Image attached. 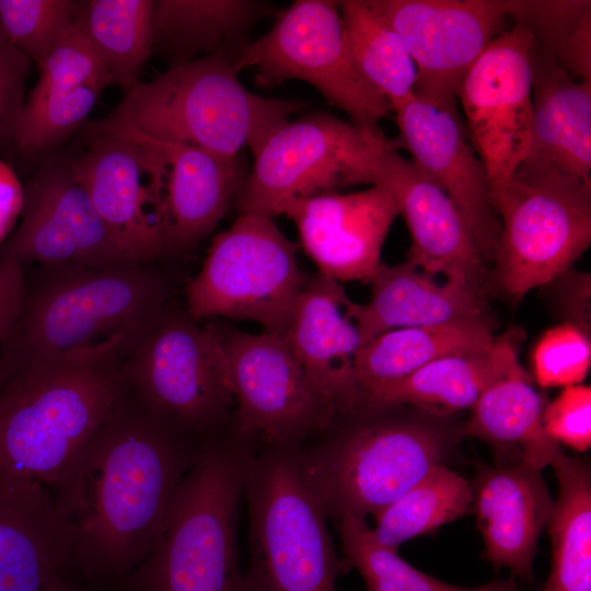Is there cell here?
<instances>
[{"label": "cell", "instance_id": "cell-10", "mask_svg": "<svg viewBox=\"0 0 591 591\" xmlns=\"http://www.w3.org/2000/svg\"><path fill=\"white\" fill-rule=\"evenodd\" d=\"M126 356L128 390L157 418L190 438L224 422L233 398L215 325L163 309Z\"/></svg>", "mask_w": 591, "mask_h": 591}, {"label": "cell", "instance_id": "cell-42", "mask_svg": "<svg viewBox=\"0 0 591 591\" xmlns=\"http://www.w3.org/2000/svg\"><path fill=\"white\" fill-rule=\"evenodd\" d=\"M548 302L561 323H570L591 333V276L573 267L544 286Z\"/></svg>", "mask_w": 591, "mask_h": 591}, {"label": "cell", "instance_id": "cell-24", "mask_svg": "<svg viewBox=\"0 0 591 591\" xmlns=\"http://www.w3.org/2000/svg\"><path fill=\"white\" fill-rule=\"evenodd\" d=\"M471 484L484 558L530 581L538 537L554 508L541 471L522 464H479Z\"/></svg>", "mask_w": 591, "mask_h": 591}, {"label": "cell", "instance_id": "cell-40", "mask_svg": "<svg viewBox=\"0 0 591 591\" xmlns=\"http://www.w3.org/2000/svg\"><path fill=\"white\" fill-rule=\"evenodd\" d=\"M546 433L557 443L577 451L591 445V387L576 384L566 386L543 414Z\"/></svg>", "mask_w": 591, "mask_h": 591}, {"label": "cell", "instance_id": "cell-15", "mask_svg": "<svg viewBox=\"0 0 591 591\" xmlns=\"http://www.w3.org/2000/svg\"><path fill=\"white\" fill-rule=\"evenodd\" d=\"M404 40L416 67L415 94L459 114L460 85L495 37L512 24L511 1L371 0Z\"/></svg>", "mask_w": 591, "mask_h": 591}, {"label": "cell", "instance_id": "cell-44", "mask_svg": "<svg viewBox=\"0 0 591 591\" xmlns=\"http://www.w3.org/2000/svg\"><path fill=\"white\" fill-rule=\"evenodd\" d=\"M23 202V186L13 170L0 160V243L21 216Z\"/></svg>", "mask_w": 591, "mask_h": 591}, {"label": "cell", "instance_id": "cell-39", "mask_svg": "<svg viewBox=\"0 0 591 591\" xmlns=\"http://www.w3.org/2000/svg\"><path fill=\"white\" fill-rule=\"evenodd\" d=\"M591 364V335L570 323L546 331L532 354L534 380L543 387L580 384Z\"/></svg>", "mask_w": 591, "mask_h": 591}, {"label": "cell", "instance_id": "cell-1", "mask_svg": "<svg viewBox=\"0 0 591 591\" xmlns=\"http://www.w3.org/2000/svg\"><path fill=\"white\" fill-rule=\"evenodd\" d=\"M197 445L128 390L88 444L46 485L84 581L117 589L146 558Z\"/></svg>", "mask_w": 591, "mask_h": 591}, {"label": "cell", "instance_id": "cell-30", "mask_svg": "<svg viewBox=\"0 0 591 591\" xmlns=\"http://www.w3.org/2000/svg\"><path fill=\"white\" fill-rule=\"evenodd\" d=\"M496 321L489 314L431 326L397 328L367 341L355 360L362 397L402 380L445 355L494 339Z\"/></svg>", "mask_w": 591, "mask_h": 591}, {"label": "cell", "instance_id": "cell-4", "mask_svg": "<svg viewBox=\"0 0 591 591\" xmlns=\"http://www.w3.org/2000/svg\"><path fill=\"white\" fill-rule=\"evenodd\" d=\"M256 449L236 432L198 443L151 551L118 591H245L237 517Z\"/></svg>", "mask_w": 591, "mask_h": 591}, {"label": "cell", "instance_id": "cell-31", "mask_svg": "<svg viewBox=\"0 0 591 591\" xmlns=\"http://www.w3.org/2000/svg\"><path fill=\"white\" fill-rule=\"evenodd\" d=\"M554 467L558 494L547 526L549 576L542 591H591V473L589 464L561 451Z\"/></svg>", "mask_w": 591, "mask_h": 591}, {"label": "cell", "instance_id": "cell-38", "mask_svg": "<svg viewBox=\"0 0 591 591\" xmlns=\"http://www.w3.org/2000/svg\"><path fill=\"white\" fill-rule=\"evenodd\" d=\"M39 77L24 105H33L49 95L83 85L102 89L112 84L104 66L89 43L78 20L70 32L38 66Z\"/></svg>", "mask_w": 591, "mask_h": 591}, {"label": "cell", "instance_id": "cell-43", "mask_svg": "<svg viewBox=\"0 0 591 591\" xmlns=\"http://www.w3.org/2000/svg\"><path fill=\"white\" fill-rule=\"evenodd\" d=\"M26 296L22 264L0 251V345L14 334Z\"/></svg>", "mask_w": 591, "mask_h": 591}, {"label": "cell", "instance_id": "cell-7", "mask_svg": "<svg viewBox=\"0 0 591 591\" xmlns=\"http://www.w3.org/2000/svg\"><path fill=\"white\" fill-rule=\"evenodd\" d=\"M250 511L245 591H336L327 514L296 449L264 447L244 480Z\"/></svg>", "mask_w": 591, "mask_h": 591}, {"label": "cell", "instance_id": "cell-28", "mask_svg": "<svg viewBox=\"0 0 591 591\" xmlns=\"http://www.w3.org/2000/svg\"><path fill=\"white\" fill-rule=\"evenodd\" d=\"M522 336L521 329L511 328L489 343L445 355L361 401L408 404L445 415L471 410L496 375L508 348Z\"/></svg>", "mask_w": 591, "mask_h": 591}, {"label": "cell", "instance_id": "cell-41", "mask_svg": "<svg viewBox=\"0 0 591 591\" xmlns=\"http://www.w3.org/2000/svg\"><path fill=\"white\" fill-rule=\"evenodd\" d=\"M31 60L0 33V148L14 143Z\"/></svg>", "mask_w": 591, "mask_h": 591}, {"label": "cell", "instance_id": "cell-9", "mask_svg": "<svg viewBox=\"0 0 591 591\" xmlns=\"http://www.w3.org/2000/svg\"><path fill=\"white\" fill-rule=\"evenodd\" d=\"M493 208L501 233L489 286L513 301L572 267L591 244V183L515 170Z\"/></svg>", "mask_w": 591, "mask_h": 591}, {"label": "cell", "instance_id": "cell-6", "mask_svg": "<svg viewBox=\"0 0 591 591\" xmlns=\"http://www.w3.org/2000/svg\"><path fill=\"white\" fill-rule=\"evenodd\" d=\"M166 299V282L147 263L43 266L10 339H16L15 361L59 357L115 336L130 346Z\"/></svg>", "mask_w": 591, "mask_h": 591}, {"label": "cell", "instance_id": "cell-45", "mask_svg": "<svg viewBox=\"0 0 591 591\" xmlns=\"http://www.w3.org/2000/svg\"><path fill=\"white\" fill-rule=\"evenodd\" d=\"M105 589L92 586L84 581L81 577L76 576L62 581H59L45 591H104Z\"/></svg>", "mask_w": 591, "mask_h": 591}, {"label": "cell", "instance_id": "cell-36", "mask_svg": "<svg viewBox=\"0 0 591 591\" xmlns=\"http://www.w3.org/2000/svg\"><path fill=\"white\" fill-rule=\"evenodd\" d=\"M83 2L0 0V33L37 67L74 26Z\"/></svg>", "mask_w": 591, "mask_h": 591}, {"label": "cell", "instance_id": "cell-20", "mask_svg": "<svg viewBox=\"0 0 591 591\" xmlns=\"http://www.w3.org/2000/svg\"><path fill=\"white\" fill-rule=\"evenodd\" d=\"M283 215L293 221L301 246L317 273L339 282H370L399 211L392 193L374 184L361 192H334L298 200Z\"/></svg>", "mask_w": 591, "mask_h": 591}, {"label": "cell", "instance_id": "cell-19", "mask_svg": "<svg viewBox=\"0 0 591 591\" xmlns=\"http://www.w3.org/2000/svg\"><path fill=\"white\" fill-rule=\"evenodd\" d=\"M399 141L414 165L452 200L487 265L494 264L501 225L486 169L467 142L459 114L415 93L394 108Z\"/></svg>", "mask_w": 591, "mask_h": 591}, {"label": "cell", "instance_id": "cell-25", "mask_svg": "<svg viewBox=\"0 0 591 591\" xmlns=\"http://www.w3.org/2000/svg\"><path fill=\"white\" fill-rule=\"evenodd\" d=\"M591 82L551 55L533 54L531 139L517 170L591 183Z\"/></svg>", "mask_w": 591, "mask_h": 591}, {"label": "cell", "instance_id": "cell-5", "mask_svg": "<svg viewBox=\"0 0 591 591\" xmlns=\"http://www.w3.org/2000/svg\"><path fill=\"white\" fill-rule=\"evenodd\" d=\"M303 107L305 103L300 101L251 92L239 79L233 56L217 53L139 82L103 120L159 140L236 158L244 148L254 154Z\"/></svg>", "mask_w": 591, "mask_h": 591}, {"label": "cell", "instance_id": "cell-34", "mask_svg": "<svg viewBox=\"0 0 591 591\" xmlns=\"http://www.w3.org/2000/svg\"><path fill=\"white\" fill-rule=\"evenodd\" d=\"M472 503L470 482L440 464L375 515L374 540L389 548L429 534L463 517Z\"/></svg>", "mask_w": 591, "mask_h": 591}, {"label": "cell", "instance_id": "cell-29", "mask_svg": "<svg viewBox=\"0 0 591 591\" xmlns=\"http://www.w3.org/2000/svg\"><path fill=\"white\" fill-rule=\"evenodd\" d=\"M271 12L270 4L251 0H158L152 51H163L172 66L202 53L235 56L253 24Z\"/></svg>", "mask_w": 591, "mask_h": 591}, {"label": "cell", "instance_id": "cell-21", "mask_svg": "<svg viewBox=\"0 0 591 591\" xmlns=\"http://www.w3.org/2000/svg\"><path fill=\"white\" fill-rule=\"evenodd\" d=\"M97 131L135 140L155 152L165 165L163 228L166 254H181L200 243L236 201L246 173L236 158L149 137L131 127L100 120Z\"/></svg>", "mask_w": 591, "mask_h": 591}, {"label": "cell", "instance_id": "cell-18", "mask_svg": "<svg viewBox=\"0 0 591 591\" xmlns=\"http://www.w3.org/2000/svg\"><path fill=\"white\" fill-rule=\"evenodd\" d=\"M372 185L394 196L410 234L407 259L434 277L472 285L488 296L490 271L459 209L389 140L374 154Z\"/></svg>", "mask_w": 591, "mask_h": 591}, {"label": "cell", "instance_id": "cell-16", "mask_svg": "<svg viewBox=\"0 0 591 591\" xmlns=\"http://www.w3.org/2000/svg\"><path fill=\"white\" fill-rule=\"evenodd\" d=\"M94 131L86 151L70 160L97 215L136 262L166 255L163 228L165 165L148 147Z\"/></svg>", "mask_w": 591, "mask_h": 591}, {"label": "cell", "instance_id": "cell-2", "mask_svg": "<svg viewBox=\"0 0 591 591\" xmlns=\"http://www.w3.org/2000/svg\"><path fill=\"white\" fill-rule=\"evenodd\" d=\"M125 336L59 357L12 361L0 383V472L54 480L128 391Z\"/></svg>", "mask_w": 591, "mask_h": 591}, {"label": "cell", "instance_id": "cell-35", "mask_svg": "<svg viewBox=\"0 0 591 591\" xmlns=\"http://www.w3.org/2000/svg\"><path fill=\"white\" fill-rule=\"evenodd\" d=\"M346 560L362 576L367 591H518L513 577L465 588L442 582L402 559L396 549L379 544L366 518L337 519Z\"/></svg>", "mask_w": 591, "mask_h": 591}, {"label": "cell", "instance_id": "cell-33", "mask_svg": "<svg viewBox=\"0 0 591 591\" xmlns=\"http://www.w3.org/2000/svg\"><path fill=\"white\" fill-rule=\"evenodd\" d=\"M152 0H90L83 2L80 25L107 71L125 94L140 81L152 53Z\"/></svg>", "mask_w": 591, "mask_h": 591}, {"label": "cell", "instance_id": "cell-8", "mask_svg": "<svg viewBox=\"0 0 591 591\" xmlns=\"http://www.w3.org/2000/svg\"><path fill=\"white\" fill-rule=\"evenodd\" d=\"M297 244L268 217L242 213L215 235L198 274L186 288L195 321L228 317L255 322L285 336L306 277Z\"/></svg>", "mask_w": 591, "mask_h": 591}, {"label": "cell", "instance_id": "cell-13", "mask_svg": "<svg viewBox=\"0 0 591 591\" xmlns=\"http://www.w3.org/2000/svg\"><path fill=\"white\" fill-rule=\"evenodd\" d=\"M215 326L236 403L234 432L266 447L296 449L329 428L337 414L285 337Z\"/></svg>", "mask_w": 591, "mask_h": 591}, {"label": "cell", "instance_id": "cell-32", "mask_svg": "<svg viewBox=\"0 0 591 591\" xmlns=\"http://www.w3.org/2000/svg\"><path fill=\"white\" fill-rule=\"evenodd\" d=\"M351 59L362 78L395 107L415 93L409 51L371 0L338 1Z\"/></svg>", "mask_w": 591, "mask_h": 591}, {"label": "cell", "instance_id": "cell-22", "mask_svg": "<svg viewBox=\"0 0 591 591\" xmlns=\"http://www.w3.org/2000/svg\"><path fill=\"white\" fill-rule=\"evenodd\" d=\"M79 576L45 484L0 472V591H45Z\"/></svg>", "mask_w": 591, "mask_h": 591}, {"label": "cell", "instance_id": "cell-46", "mask_svg": "<svg viewBox=\"0 0 591 591\" xmlns=\"http://www.w3.org/2000/svg\"><path fill=\"white\" fill-rule=\"evenodd\" d=\"M1 380H2V374H1V372H0V383H1Z\"/></svg>", "mask_w": 591, "mask_h": 591}, {"label": "cell", "instance_id": "cell-14", "mask_svg": "<svg viewBox=\"0 0 591 591\" xmlns=\"http://www.w3.org/2000/svg\"><path fill=\"white\" fill-rule=\"evenodd\" d=\"M535 46L531 30L512 21L480 54L459 89L472 148L488 175L491 205L530 146Z\"/></svg>", "mask_w": 591, "mask_h": 591}, {"label": "cell", "instance_id": "cell-37", "mask_svg": "<svg viewBox=\"0 0 591 591\" xmlns=\"http://www.w3.org/2000/svg\"><path fill=\"white\" fill-rule=\"evenodd\" d=\"M103 90L83 85L24 105L15 128L14 144L28 155L48 151L83 124Z\"/></svg>", "mask_w": 591, "mask_h": 591}, {"label": "cell", "instance_id": "cell-23", "mask_svg": "<svg viewBox=\"0 0 591 591\" xmlns=\"http://www.w3.org/2000/svg\"><path fill=\"white\" fill-rule=\"evenodd\" d=\"M352 302L339 281L316 273L306 278L283 336L337 415L362 398L355 360L363 341Z\"/></svg>", "mask_w": 591, "mask_h": 591}, {"label": "cell", "instance_id": "cell-26", "mask_svg": "<svg viewBox=\"0 0 591 591\" xmlns=\"http://www.w3.org/2000/svg\"><path fill=\"white\" fill-rule=\"evenodd\" d=\"M523 337L508 348L503 360L484 390L463 433L487 442L497 455L517 459V464L542 471L560 450L543 426L547 401L519 359Z\"/></svg>", "mask_w": 591, "mask_h": 591}, {"label": "cell", "instance_id": "cell-3", "mask_svg": "<svg viewBox=\"0 0 591 591\" xmlns=\"http://www.w3.org/2000/svg\"><path fill=\"white\" fill-rule=\"evenodd\" d=\"M463 425L459 415L361 401L297 451L327 517H375L454 454Z\"/></svg>", "mask_w": 591, "mask_h": 591}, {"label": "cell", "instance_id": "cell-17", "mask_svg": "<svg viewBox=\"0 0 591 591\" xmlns=\"http://www.w3.org/2000/svg\"><path fill=\"white\" fill-rule=\"evenodd\" d=\"M23 189L21 222L0 248L5 255L43 266L139 263L97 215L70 160L47 159Z\"/></svg>", "mask_w": 591, "mask_h": 591}, {"label": "cell", "instance_id": "cell-12", "mask_svg": "<svg viewBox=\"0 0 591 591\" xmlns=\"http://www.w3.org/2000/svg\"><path fill=\"white\" fill-rule=\"evenodd\" d=\"M386 142L382 131H367L328 113L288 120L253 154L237 210L273 219L298 200L372 185L373 158Z\"/></svg>", "mask_w": 591, "mask_h": 591}, {"label": "cell", "instance_id": "cell-11", "mask_svg": "<svg viewBox=\"0 0 591 591\" xmlns=\"http://www.w3.org/2000/svg\"><path fill=\"white\" fill-rule=\"evenodd\" d=\"M271 28L234 56L240 73L254 69L259 86L301 80L360 128L379 132L392 104L358 72L346 42L338 1L297 0L275 13Z\"/></svg>", "mask_w": 591, "mask_h": 591}, {"label": "cell", "instance_id": "cell-27", "mask_svg": "<svg viewBox=\"0 0 591 591\" xmlns=\"http://www.w3.org/2000/svg\"><path fill=\"white\" fill-rule=\"evenodd\" d=\"M369 283L370 300L366 304H351L363 345L389 331L489 313L487 294L483 291L460 280L438 283L408 260L397 265L381 263Z\"/></svg>", "mask_w": 591, "mask_h": 591}]
</instances>
